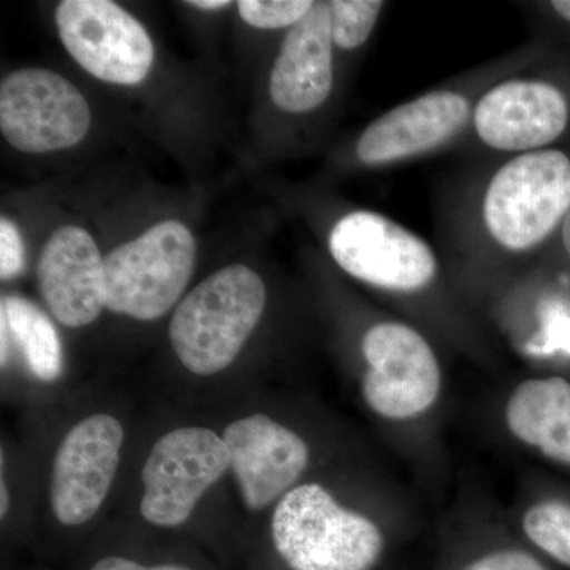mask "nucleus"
I'll return each instance as SVG.
<instances>
[{
  "label": "nucleus",
  "instance_id": "1",
  "mask_svg": "<svg viewBox=\"0 0 570 570\" xmlns=\"http://www.w3.org/2000/svg\"><path fill=\"white\" fill-rule=\"evenodd\" d=\"M266 288L245 265L206 277L176 307L170 341L190 373L212 376L239 354L264 314Z\"/></svg>",
  "mask_w": 570,
  "mask_h": 570
},
{
  "label": "nucleus",
  "instance_id": "2",
  "mask_svg": "<svg viewBox=\"0 0 570 570\" xmlns=\"http://www.w3.org/2000/svg\"><path fill=\"white\" fill-rule=\"evenodd\" d=\"M480 213L499 249H535L570 213V157L549 148L513 156L491 176Z\"/></svg>",
  "mask_w": 570,
  "mask_h": 570
},
{
  "label": "nucleus",
  "instance_id": "3",
  "mask_svg": "<svg viewBox=\"0 0 570 570\" xmlns=\"http://www.w3.org/2000/svg\"><path fill=\"white\" fill-rule=\"evenodd\" d=\"M272 534L277 553L294 570H370L385 543L373 520L343 508L317 483L281 498Z\"/></svg>",
  "mask_w": 570,
  "mask_h": 570
},
{
  "label": "nucleus",
  "instance_id": "4",
  "mask_svg": "<svg viewBox=\"0 0 570 570\" xmlns=\"http://www.w3.org/2000/svg\"><path fill=\"white\" fill-rule=\"evenodd\" d=\"M194 235L179 220L153 225L105 257L107 307L138 321L163 317L181 298L195 266Z\"/></svg>",
  "mask_w": 570,
  "mask_h": 570
},
{
  "label": "nucleus",
  "instance_id": "5",
  "mask_svg": "<svg viewBox=\"0 0 570 570\" xmlns=\"http://www.w3.org/2000/svg\"><path fill=\"white\" fill-rule=\"evenodd\" d=\"M328 249L343 272L390 294H419L439 276L433 246L384 214L356 209L330 232Z\"/></svg>",
  "mask_w": 570,
  "mask_h": 570
},
{
  "label": "nucleus",
  "instance_id": "6",
  "mask_svg": "<svg viewBox=\"0 0 570 570\" xmlns=\"http://www.w3.org/2000/svg\"><path fill=\"white\" fill-rule=\"evenodd\" d=\"M367 363L362 392L367 406L387 420L425 414L441 395V365L426 337L403 322H379L366 330Z\"/></svg>",
  "mask_w": 570,
  "mask_h": 570
},
{
  "label": "nucleus",
  "instance_id": "7",
  "mask_svg": "<svg viewBox=\"0 0 570 570\" xmlns=\"http://www.w3.org/2000/svg\"><path fill=\"white\" fill-rule=\"evenodd\" d=\"M228 468L227 445L214 431L200 426L170 431L154 444L142 468V519L157 527H179Z\"/></svg>",
  "mask_w": 570,
  "mask_h": 570
},
{
  "label": "nucleus",
  "instance_id": "8",
  "mask_svg": "<svg viewBox=\"0 0 570 570\" xmlns=\"http://www.w3.org/2000/svg\"><path fill=\"white\" fill-rule=\"evenodd\" d=\"M91 127L85 96L61 75L22 69L0 85V129L22 153L62 151L78 145Z\"/></svg>",
  "mask_w": 570,
  "mask_h": 570
},
{
  "label": "nucleus",
  "instance_id": "9",
  "mask_svg": "<svg viewBox=\"0 0 570 570\" xmlns=\"http://www.w3.org/2000/svg\"><path fill=\"white\" fill-rule=\"evenodd\" d=\"M56 24L63 47L82 69L112 85L148 77L154 45L141 22L111 0H62Z\"/></svg>",
  "mask_w": 570,
  "mask_h": 570
},
{
  "label": "nucleus",
  "instance_id": "10",
  "mask_svg": "<svg viewBox=\"0 0 570 570\" xmlns=\"http://www.w3.org/2000/svg\"><path fill=\"white\" fill-rule=\"evenodd\" d=\"M570 108L564 92L549 81L512 78L491 86L472 110V126L483 145L499 153L547 149L566 132Z\"/></svg>",
  "mask_w": 570,
  "mask_h": 570
},
{
  "label": "nucleus",
  "instance_id": "11",
  "mask_svg": "<svg viewBox=\"0 0 570 570\" xmlns=\"http://www.w3.org/2000/svg\"><path fill=\"white\" fill-rule=\"evenodd\" d=\"M122 441L121 423L111 415H91L71 428L52 466V512L62 524L77 527L96 515L118 471Z\"/></svg>",
  "mask_w": 570,
  "mask_h": 570
},
{
  "label": "nucleus",
  "instance_id": "12",
  "mask_svg": "<svg viewBox=\"0 0 570 570\" xmlns=\"http://www.w3.org/2000/svg\"><path fill=\"white\" fill-rule=\"evenodd\" d=\"M472 110L463 92L423 94L374 119L356 141V157L366 167H387L436 151L471 122Z\"/></svg>",
  "mask_w": 570,
  "mask_h": 570
},
{
  "label": "nucleus",
  "instance_id": "13",
  "mask_svg": "<svg viewBox=\"0 0 570 570\" xmlns=\"http://www.w3.org/2000/svg\"><path fill=\"white\" fill-rule=\"evenodd\" d=\"M224 442L246 508L262 510L284 498L309 463L298 434L268 415L255 414L227 426Z\"/></svg>",
  "mask_w": 570,
  "mask_h": 570
},
{
  "label": "nucleus",
  "instance_id": "14",
  "mask_svg": "<svg viewBox=\"0 0 570 570\" xmlns=\"http://www.w3.org/2000/svg\"><path fill=\"white\" fill-rule=\"evenodd\" d=\"M37 276L48 309L62 325H89L107 306L105 258L92 236L77 225H63L51 235Z\"/></svg>",
  "mask_w": 570,
  "mask_h": 570
},
{
  "label": "nucleus",
  "instance_id": "15",
  "mask_svg": "<svg viewBox=\"0 0 570 570\" xmlns=\"http://www.w3.org/2000/svg\"><path fill=\"white\" fill-rule=\"evenodd\" d=\"M333 50L328 2H316L281 45L269 78V96L277 108L303 115L326 102L333 89Z\"/></svg>",
  "mask_w": 570,
  "mask_h": 570
},
{
  "label": "nucleus",
  "instance_id": "16",
  "mask_svg": "<svg viewBox=\"0 0 570 570\" xmlns=\"http://www.w3.org/2000/svg\"><path fill=\"white\" fill-rule=\"evenodd\" d=\"M510 433L547 459L570 464V382L562 377L528 379L505 406Z\"/></svg>",
  "mask_w": 570,
  "mask_h": 570
},
{
  "label": "nucleus",
  "instance_id": "17",
  "mask_svg": "<svg viewBox=\"0 0 570 570\" xmlns=\"http://www.w3.org/2000/svg\"><path fill=\"white\" fill-rule=\"evenodd\" d=\"M0 317L6 318L36 377L56 381L62 370V347L50 317L21 296H3Z\"/></svg>",
  "mask_w": 570,
  "mask_h": 570
},
{
  "label": "nucleus",
  "instance_id": "18",
  "mask_svg": "<svg viewBox=\"0 0 570 570\" xmlns=\"http://www.w3.org/2000/svg\"><path fill=\"white\" fill-rule=\"evenodd\" d=\"M523 531L535 547L570 568V505L558 501L532 505L524 513Z\"/></svg>",
  "mask_w": 570,
  "mask_h": 570
},
{
  "label": "nucleus",
  "instance_id": "19",
  "mask_svg": "<svg viewBox=\"0 0 570 570\" xmlns=\"http://www.w3.org/2000/svg\"><path fill=\"white\" fill-rule=\"evenodd\" d=\"M333 45L352 51L363 47L376 29L385 9L379 0H333L328 2Z\"/></svg>",
  "mask_w": 570,
  "mask_h": 570
},
{
  "label": "nucleus",
  "instance_id": "20",
  "mask_svg": "<svg viewBox=\"0 0 570 570\" xmlns=\"http://www.w3.org/2000/svg\"><path fill=\"white\" fill-rule=\"evenodd\" d=\"M314 3L311 0H239V14L247 24L258 29L294 28L303 20Z\"/></svg>",
  "mask_w": 570,
  "mask_h": 570
},
{
  "label": "nucleus",
  "instance_id": "21",
  "mask_svg": "<svg viewBox=\"0 0 570 570\" xmlns=\"http://www.w3.org/2000/svg\"><path fill=\"white\" fill-rule=\"evenodd\" d=\"M24 268V245L17 225L2 217L0 220V277L10 281Z\"/></svg>",
  "mask_w": 570,
  "mask_h": 570
},
{
  "label": "nucleus",
  "instance_id": "22",
  "mask_svg": "<svg viewBox=\"0 0 570 570\" xmlns=\"http://www.w3.org/2000/svg\"><path fill=\"white\" fill-rule=\"evenodd\" d=\"M461 570H547L527 551L502 550L485 554Z\"/></svg>",
  "mask_w": 570,
  "mask_h": 570
},
{
  "label": "nucleus",
  "instance_id": "23",
  "mask_svg": "<svg viewBox=\"0 0 570 570\" xmlns=\"http://www.w3.org/2000/svg\"><path fill=\"white\" fill-rule=\"evenodd\" d=\"M91 570H190L183 566H157V568H142L137 562L124 560V558H104L94 564Z\"/></svg>",
  "mask_w": 570,
  "mask_h": 570
},
{
  "label": "nucleus",
  "instance_id": "24",
  "mask_svg": "<svg viewBox=\"0 0 570 570\" xmlns=\"http://www.w3.org/2000/svg\"><path fill=\"white\" fill-rule=\"evenodd\" d=\"M230 3L232 2H228V0H194V2H187V6L204 10H220L230 6Z\"/></svg>",
  "mask_w": 570,
  "mask_h": 570
},
{
  "label": "nucleus",
  "instance_id": "25",
  "mask_svg": "<svg viewBox=\"0 0 570 570\" xmlns=\"http://www.w3.org/2000/svg\"><path fill=\"white\" fill-rule=\"evenodd\" d=\"M551 9L562 20L570 22V0H554V2H551Z\"/></svg>",
  "mask_w": 570,
  "mask_h": 570
},
{
  "label": "nucleus",
  "instance_id": "26",
  "mask_svg": "<svg viewBox=\"0 0 570 570\" xmlns=\"http://www.w3.org/2000/svg\"><path fill=\"white\" fill-rule=\"evenodd\" d=\"M0 322H2V365H6L7 358H9V335H7V330H9V326H7V321L3 317H0Z\"/></svg>",
  "mask_w": 570,
  "mask_h": 570
},
{
  "label": "nucleus",
  "instance_id": "27",
  "mask_svg": "<svg viewBox=\"0 0 570 570\" xmlns=\"http://www.w3.org/2000/svg\"><path fill=\"white\" fill-rule=\"evenodd\" d=\"M561 238L562 245H564L566 253H568L570 261V213L561 225Z\"/></svg>",
  "mask_w": 570,
  "mask_h": 570
},
{
  "label": "nucleus",
  "instance_id": "28",
  "mask_svg": "<svg viewBox=\"0 0 570 570\" xmlns=\"http://www.w3.org/2000/svg\"><path fill=\"white\" fill-rule=\"evenodd\" d=\"M2 502H0V505H2V510H0V513H2V517H6L7 510H9V491H7L6 483L2 482Z\"/></svg>",
  "mask_w": 570,
  "mask_h": 570
}]
</instances>
